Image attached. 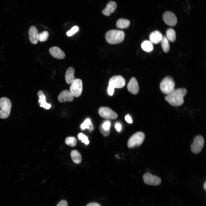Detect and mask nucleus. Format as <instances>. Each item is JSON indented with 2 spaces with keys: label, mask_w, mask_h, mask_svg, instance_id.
<instances>
[{
  "label": "nucleus",
  "mask_w": 206,
  "mask_h": 206,
  "mask_svg": "<svg viewBox=\"0 0 206 206\" xmlns=\"http://www.w3.org/2000/svg\"><path fill=\"white\" fill-rule=\"evenodd\" d=\"M187 93V90L185 88L175 89L172 92L165 97V99L173 106H180L183 103V98Z\"/></svg>",
  "instance_id": "f257e3e1"
},
{
  "label": "nucleus",
  "mask_w": 206,
  "mask_h": 206,
  "mask_svg": "<svg viewBox=\"0 0 206 206\" xmlns=\"http://www.w3.org/2000/svg\"><path fill=\"white\" fill-rule=\"evenodd\" d=\"M125 33L122 31L112 29L108 31L105 35L107 42L112 44H115L122 42L124 39Z\"/></svg>",
  "instance_id": "f03ea898"
},
{
  "label": "nucleus",
  "mask_w": 206,
  "mask_h": 206,
  "mask_svg": "<svg viewBox=\"0 0 206 206\" xmlns=\"http://www.w3.org/2000/svg\"><path fill=\"white\" fill-rule=\"evenodd\" d=\"M175 84L173 79L170 76H167L161 82L160 87L161 92L167 95L172 92L175 90Z\"/></svg>",
  "instance_id": "7ed1b4c3"
},
{
  "label": "nucleus",
  "mask_w": 206,
  "mask_h": 206,
  "mask_svg": "<svg viewBox=\"0 0 206 206\" xmlns=\"http://www.w3.org/2000/svg\"><path fill=\"white\" fill-rule=\"evenodd\" d=\"M10 100L7 98L3 97L0 98V118L5 119L9 115L11 108Z\"/></svg>",
  "instance_id": "20e7f679"
},
{
  "label": "nucleus",
  "mask_w": 206,
  "mask_h": 206,
  "mask_svg": "<svg viewBox=\"0 0 206 206\" xmlns=\"http://www.w3.org/2000/svg\"><path fill=\"white\" fill-rule=\"evenodd\" d=\"M144 138V134L142 132L135 133L129 139L127 143L128 146L131 148L140 146L143 142Z\"/></svg>",
  "instance_id": "39448f33"
},
{
  "label": "nucleus",
  "mask_w": 206,
  "mask_h": 206,
  "mask_svg": "<svg viewBox=\"0 0 206 206\" xmlns=\"http://www.w3.org/2000/svg\"><path fill=\"white\" fill-rule=\"evenodd\" d=\"M83 89L82 82L81 80L76 78L71 84L70 87V92L75 97L79 96L81 94Z\"/></svg>",
  "instance_id": "423d86ee"
},
{
  "label": "nucleus",
  "mask_w": 206,
  "mask_h": 206,
  "mask_svg": "<svg viewBox=\"0 0 206 206\" xmlns=\"http://www.w3.org/2000/svg\"><path fill=\"white\" fill-rule=\"evenodd\" d=\"M125 81L124 78L120 76H114L110 79L108 88L114 90V88H121L125 85Z\"/></svg>",
  "instance_id": "0eeeda50"
},
{
  "label": "nucleus",
  "mask_w": 206,
  "mask_h": 206,
  "mask_svg": "<svg viewBox=\"0 0 206 206\" xmlns=\"http://www.w3.org/2000/svg\"><path fill=\"white\" fill-rule=\"evenodd\" d=\"M204 143L203 137L200 135L197 136L194 138L193 143L191 145V151L195 154L199 153L202 150Z\"/></svg>",
  "instance_id": "6e6552de"
},
{
  "label": "nucleus",
  "mask_w": 206,
  "mask_h": 206,
  "mask_svg": "<svg viewBox=\"0 0 206 206\" xmlns=\"http://www.w3.org/2000/svg\"><path fill=\"white\" fill-rule=\"evenodd\" d=\"M98 113L102 117L106 119H115L118 117L116 113L107 107H100L98 110Z\"/></svg>",
  "instance_id": "1a4fd4ad"
},
{
  "label": "nucleus",
  "mask_w": 206,
  "mask_h": 206,
  "mask_svg": "<svg viewBox=\"0 0 206 206\" xmlns=\"http://www.w3.org/2000/svg\"><path fill=\"white\" fill-rule=\"evenodd\" d=\"M143 179L146 184L152 185H158L161 184V182L160 178L148 173L144 175Z\"/></svg>",
  "instance_id": "9d476101"
},
{
  "label": "nucleus",
  "mask_w": 206,
  "mask_h": 206,
  "mask_svg": "<svg viewBox=\"0 0 206 206\" xmlns=\"http://www.w3.org/2000/svg\"><path fill=\"white\" fill-rule=\"evenodd\" d=\"M163 19L166 24L171 26L175 25L177 22V18L175 15L170 11H166L164 13Z\"/></svg>",
  "instance_id": "9b49d317"
},
{
  "label": "nucleus",
  "mask_w": 206,
  "mask_h": 206,
  "mask_svg": "<svg viewBox=\"0 0 206 206\" xmlns=\"http://www.w3.org/2000/svg\"><path fill=\"white\" fill-rule=\"evenodd\" d=\"M29 39L30 42L33 44H36L38 41V33L36 27L34 26H31L28 31Z\"/></svg>",
  "instance_id": "f8f14e48"
},
{
  "label": "nucleus",
  "mask_w": 206,
  "mask_h": 206,
  "mask_svg": "<svg viewBox=\"0 0 206 206\" xmlns=\"http://www.w3.org/2000/svg\"><path fill=\"white\" fill-rule=\"evenodd\" d=\"M74 96L70 91L68 90H64L62 91L59 94L58 99L60 102H71L74 100Z\"/></svg>",
  "instance_id": "ddd939ff"
},
{
  "label": "nucleus",
  "mask_w": 206,
  "mask_h": 206,
  "mask_svg": "<svg viewBox=\"0 0 206 206\" xmlns=\"http://www.w3.org/2000/svg\"><path fill=\"white\" fill-rule=\"evenodd\" d=\"M128 90L132 94H137L139 91V86L138 82L134 77L132 78L127 85Z\"/></svg>",
  "instance_id": "4468645a"
},
{
  "label": "nucleus",
  "mask_w": 206,
  "mask_h": 206,
  "mask_svg": "<svg viewBox=\"0 0 206 206\" xmlns=\"http://www.w3.org/2000/svg\"><path fill=\"white\" fill-rule=\"evenodd\" d=\"M49 52L53 57L57 59H62L65 57L64 52L57 47H51L49 49Z\"/></svg>",
  "instance_id": "2eb2a0df"
},
{
  "label": "nucleus",
  "mask_w": 206,
  "mask_h": 206,
  "mask_svg": "<svg viewBox=\"0 0 206 206\" xmlns=\"http://www.w3.org/2000/svg\"><path fill=\"white\" fill-rule=\"evenodd\" d=\"M116 2L110 1L107 4L105 8L102 11V14L106 16H109L116 10L117 7Z\"/></svg>",
  "instance_id": "dca6fc26"
},
{
  "label": "nucleus",
  "mask_w": 206,
  "mask_h": 206,
  "mask_svg": "<svg viewBox=\"0 0 206 206\" xmlns=\"http://www.w3.org/2000/svg\"><path fill=\"white\" fill-rule=\"evenodd\" d=\"M161 32L157 30L151 32L150 34L149 38L150 41L153 43L158 44L160 42L163 37Z\"/></svg>",
  "instance_id": "f3484780"
},
{
  "label": "nucleus",
  "mask_w": 206,
  "mask_h": 206,
  "mask_svg": "<svg viewBox=\"0 0 206 206\" xmlns=\"http://www.w3.org/2000/svg\"><path fill=\"white\" fill-rule=\"evenodd\" d=\"M37 95L39 98V103L40 106L43 107L45 109H49L51 106V105L46 102L45 96L43 92L41 91H39L37 93Z\"/></svg>",
  "instance_id": "a211bd4d"
},
{
  "label": "nucleus",
  "mask_w": 206,
  "mask_h": 206,
  "mask_svg": "<svg viewBox=\"0 0 206 206\" xmlns=\"http://www.w3.org/2000/svg\"><path fill=\"white\" fill-rule=\"evenodd\" d=\"M75 70L72 67H70L67 69L65 74V78L66 83L71 84L75 79L74 74Z\"/></svg>",
  "instance_id": "6ab92c4d"
},
{
  "label": "nucleus",
  "mask_w": 206,
  "mask_h": 206,
  "mask_svg": "<svg viewBox=\"0 0 206 206\" xmlns=\"http://www.w3.org/2000/svg\"><path fill=\"white\" fill-rule=\"evenodd\" d=\"M141 47L144 51L148 52H152L154 49L153 43L149 40L144 41L141 44Z\"/></svg>",
  "instance_id": "aec40b11"
},
{
  "label": "nucleus",
  "mask_w": 206,
  "mask_h": 206,
  "mask_svg": "<svg viewBox=\"0 0 206 206\" xmlns=\"http://www.w3.org/2000/svg\"><path fill=\"white\" fill-rule=\"evenodd\" d=\"M130 24V22L129 20L126 19L120 18L117 20L116 25L118 28L125 29L127 28Z\"/></svg>",
  "instance_id": "412c9836"
},
{
  "label": "nucleus",
  "mask_w": 206,
  "mask_h": 206,
  "mask_svg": "<svg viewBox=\"0 0 206 206\" xmlns=\"http://www.w3.org/2000/svg\"><path fill=\"white\" fill-rule=\"evenodd\" d=\"M71 156L73 161L75 163L79 164L81 162L82 157L80 153L77 150H72L71 153Z\"/></svg>",
  "instance_id": "4be33fe9"
},
{
  "label": "nucleus",
  "mask_w": 206,
  "mask_h": 206,
  "mask_svg": "<svg viewBox=\"0 0 206 206\" xmlns=\"http://www.w3.org/2000/svg\"><path fill=\"white\" fill-rule=\"evenodd\" d=\"M166 37L168 40L171 42H174L176 39V34L175 30L171 28L167 30L166 32Z\"/></svg>",
  "instance_id": "5701e85b"
},
{
  "label": "nucleus",
  "mask_w": 206,
  "mask_h": 206,
  "mask_svg": "<svg viewBox=\"0 0 206 206\" xmlns=\"http://www.w3.org/2000/svg\"><path fill=\"white\" fill-rule=\"evenodd\" d=\"M162 48L165 52L167 53L169 50L170 46L169 41L165 36H163L161 41Z\"/></svg>",
  "instance_id": "b1692460"
},
{
  "label": "nucleus",
  "mask_w": 206,
  "mask_h": 206,
  "mask_svg": "<svg viewBox=\"0 0 206 206\" xmlns=\"http://www.w3.org/2000/svg\"><path fill=\"white\" fill-rule=\"evenodd\" d=\"M81 128L82 130H84L86 128H88L92 130L93 129L92 127V123L89 119H86L82 124L81 125Z\"/></svg>",
  "instance_id": "393cba45"
},
{
  "label": "nucleus",
  "mask_w": 206,
  "mask_h": 206,
  "mask_svg": "<svg viewBox=\"0 0 206 206\" xmlns=\"http://www.w3.org/2000/svg\"><path fill=\"white\" fill-rule=\"evenodd\" d=\"M66 144L71 146H74L77 144V140L74 137L71 136L67 137L65 139Z\"/></svg>",
  "instance_id": "a878e982"
},
{
  "label": "nucleus",
  "mask_w": 206,
  "mask_h": 206,
  "mask_svg": "<svg viewBox=\"0 0 206 206\" xmlns=\"http://www.w3.org/2000/svg\"><path fill=\"white\" fill-rule=\"evenodd\" d=\"M49 36V33L47 31H44L38 33V40L41 42L46 41Z\"/></svg>",
  "instance_id": "bb28decb"
},
{
  "label": "nucleus",
  "mask_w": 206,
  "mask_h": 206,
  "mask_svg": "<svg viewBox=\"0 0 206 206\" xmlns=\"http://www.w3.org/2000/svg\"><path fill=\"white\" fill-rule=\"evenodd\" d=\"M79 139L82 140V142L86 144H89V141L88 137L82 133H80L78 134Z\"/></svg>",
  "instance_id": "cd10ccee"
},
{
  "label": "nucleus",
  "mask_w": 206,
  "mask_h": 206,
  "mask_svg": "<svg viewBox=\"0 0 206 206\" xmlns=\"http://www.w3.org/2000/svg\"><path fill=\"white\" fill-rule=\"evenodd\" d=\"M78 29L79 28L78 26H74L72 27L70 30L67 32L66 34L68 36H70L77 32Z\"/></svg>",
  "instance_id": "c85d7f7f"
},
{
  "label": "nucleus",
  "mask_w": 206,
  "mask_h": 206,
  "mask_svg": "<svg viewBox=\"0 0 206 206\" xmlns=\"http://www.w3.org/2000/svg\"><path fill=\"white\" fill-rule=\"evenodd\" d=\"M99 128L101 133L104 136H107L109 135L110 130H106L104 129L102 127L101 124Z\"/></svg>",
  "instance_id": "c756f323"
},
{
  "label": "nucleus",
  "mask_w": 206,
  "mask_h": 206,
  "mask_svg": "<svg viewBox=\"0 0 206 206\" xmlns=\"http://www.w3.org/2000/svg\"><path fill=\"white\" fill-rule=\"evenodd\" d=\"M102 127L106 130H110V122L108 121H107L102 124Z\"/></svg>",
  "instance_id": "7c9ffc66"
},
{
  "label": "nucleus",
  "mask_w": 206,
  "mask_h": 206,
  "mask_svg": "<svg viewBox=\"0 0 206 206\" xmlns=\"http://www.w3.org/2000/svg\"><path fill=\"white\" fill-rule=\"evenodd\" d=\"M56 206H68V204L66 201L62 200L60 201Z\"/></svg>",
  "instance_id": "2f4dec72"
},
{
  "label": "nucleus",
  "mask_w": 206,
  "mask_h": 206,
  "mask_svg": "<svg viewBox=\"0 0 206 206\" xmlns=\"http://www.w3.org/2000/svg\"><path fill=\"white\" fill-rule=\"evenodd\" d=\"M115 128L116 130L118 131H120L121 128V125L119 123H117L115 124Z\"/></svg>",
  "instance_id": "473e14b6"
},
{
  "label": "nucleus",
  "mask_w": 206,
  "mask_h": 206,
  "mask_svg": "<svg viewBox=\"0 0 206 206\" xmlns=\"http://www.w3.org/2000/svg\"><path fill=\"white\" fill-rule=\"evenodd\" d=\"M125 119L126 122L128 123H131L132 122V118L129 115H127L126 116Z\"/></svg>",
  "instance_id": "72a5a7b5"
},
{
  "label": "nucleus",
  "mask_w": 206,
  "mask_h": 206,
  "mask_svg": "<svg viewBox=\"0 0 206 206\" xmlns=\"http://www.w3.org/2000/svg\"><path fill=\"white\" fill-rule=\"evenodd\" d=\"M86 206H101V205L96 203H91L88 204Z\"/></svg>",
  "instance_id": "f704fd0d"
},
{
  "label": "nucleus",
  "mask_w": 206,
  "mask_h": 206,
  "mask_svg": "<svg viewBox=\"0 0 206 206\" xmlns=\"http://www.w3.org/2000/svg\"><path fill=\"white\" fill-rule=\"evenodd\" d=\"M203 187L205 190H206V182H205L203 185Z\"/></svg>",
  "instance_id": "c9c22d12"
}]
</instances>
